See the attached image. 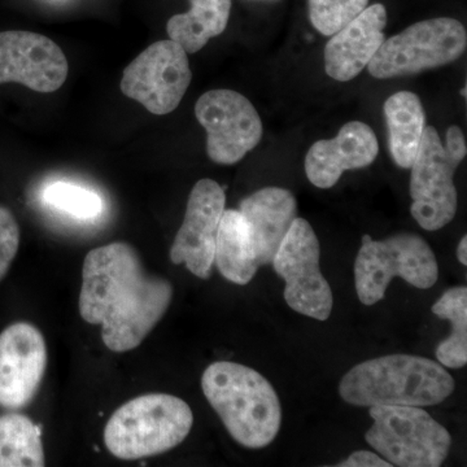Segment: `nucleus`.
<instances>
[{
  "label": "nucleus",
  "instance_id": "obj_1",
  "mask_svg": "<svg viewBox=\"0 0 467 467\" xmlns=\"http://www.w3.org/2000/svg\"><path fill=\"white\" fill-rule=\"evenodd\" d=\"M171 299V282L149 275L129 243H110L86 254L79 315L88 324L101 326V339L112 352L138 348L164 317Z\"/></svg>",
  "mask_w": 467,
  "mask_h": 467
},
{
  "label": "nucleus",
  "instance_id": "obj_2",
  "mask_svg": "<svg viewBox=\"0 0 467 467\" xmlns=\"http://www.w3.org/2000/svg\"><path fill=\"white\" fill-rule=\"evenodd\" d=\"M202 389L238 444L263 450L275 441L282 425L281 401L259 371L236 362H213L202 373Z\"/></svg>",
  "mask_w": 467,
  "mask_h": 467
},
{
  "label": "nucleus",
  "instance_id": "obj_3",
  "mask_svg": "<svg viewBox=\"0 0 467 467\" xmlns=\"http://www.w3.org/2000/svg\"><path fill=\"white\" fill-rule=\"evenodd\" d=\"M453 377L439 362L389 355L361 362L340 380L339 393L355 407H434L454 391Z\"/></svg>",
  "mask_w": 467,
  "mask_h": 467
},
{
  "label": "nucleus",
  "instance_id": "obj_4",
  "mask_svg": "<svg viewBox=\"0 0 467 467\" xmlns=\"http://www.w3.org/2000/svg\"><path fill=\"white\" fill-rule=\"evenodd\" d=\"M193 425L192 408L168 393H147L125 402L110 416L104 442L119 460L135 461L174 450Z\"/></svg>",
  "mask_w": 467,
  "mask_h": 467
},
{
  "label": "nucleus",
  "instance_id": "obj_5",
  "mask_svg": "<svg viewBox=\"0 0 467 467\" xmlns=\"http://www.w3.org/2000/svg\"><path fill=\"white\" fill-rule=\"evenodd\" d=\"M467 155L465 135L450 126L445 143L434 126H425L410 167V213L427 232H438L453 221L459 207L454 173Z\"/></svg>",
  "mask_w": 467,
  "mask_h": 467
},
{
  "label": "nucleus",
  "instance_id": "obj_6",
  "mask_svg": "<svg viewBox=\"0 0 467 467\" xmlns=\"http://www.w3.org/2000/svg\"><path fill=\"white\" fill-rule=\"evenodd\" d=\"M396 276L420 290L438 282L439 264L429 243L414 233H398L383 241L362 236L355 263L359 301L368 306L379 303Z\"/></svg>",
  "mask_w": 467,
  "mask_h": 467
},
{
  "label": "nucleus",
  "instance_id": "obj_7",
  "mask_svg": "<svg viewBox=\"0 0 467 467\" xmlns=\"http://www.w3.org/2000/svg\"><path fill=\"white\" fill-rule=\"evenodd\" d=\"M374 423L365 439L384 460L399 467H439L450 454L451 436L420 407H370Z\"/></svg>",
  "mask_w": 467,
  "mask_h": 467
},
{
  "label": "nucleus",
  "instance_id": "obj_8",
  "mask_svg": "<svg viewBox=\"0 0 467 467\" xmlns=\"http://www.w3.org/2000/svg\"><path fill=\"white\" fill-rule=\"evenodd\" d=\"M467 48V32L456 18L420 21L386 39L368 63L378 79L413 76L459 60Z\"/></svg>",
  "mask_w": 467,
  "mask_h": 467
},
{
  "label": "nucleus",
  "instance_id": "obj_9",
  "mask_svg": "<svg viewBox=\"0 0 467 467\" xmlns=\"http://www.w3.org/2000/svg\"><path fill=\"white\" fill-rule=\"evenodd\" d=\"M319 242L308 221L296 217L279 245L273 269L285 281V300L295 312L326 321L334 306L333 291L319 267Z\"/></svg>",
  "mask_w": 467,
  "mask_h": 467
},
{
  "label": "nucleus",
  "instance_id": "obj_10",
  "mask_svg": "<svg viewBox=\"0 0 467 467\" xmlns=\"http://www.w3.org/2000/svg\"><path fill=\"white\" fill-rule=\"evenodd\" d=\"M189 54L167 39L152 43L129 64L122 75V94L156 116L173 112L192 84Z\"/></svg>",
  "mask_w": 467,
  "mask_h": 467
},
{
  "label": "nucleus",
  "instance_id": "obj_11",
  "mask_svg": "<svg viewBox=\"0 0 467 467\" xmlns=\"http://www.w3.org/2000/svg\"><path fill=\"white\" fill-rule=\"evenodd\" d=\"M195 116L207 131V153L216 164H236L263 140L259 112L239 92L227 88L205 92L196 101Z\"/></svg>",
  "mask_w": 467,
  "mask_h": 467
},
{
  "label": "nucleus",
  "instance_id": "obj_12",
  "mask_svg": "<svg viewBox=\"0 0 467 467\" xmlns=\"http://www.w3.org/2000/svg\"><path fill=\"white\" fill-rule=\"evenodd\" d=\"M225 204V190L216 181L204 178L196 182L190 192L182 226L171 248V263L184 264L198 278L211 276L218 227Z\"/></svg>",
  "mask_w": 467,
  "mask_h": 467
},
{
  "label": "nucleus",
  "instance_id": "obj_13",
  "mask_svg": "<svg viewBox=\"0 0 467 467\" xmlns=\"http://www.w3.org/2000/svg\"><path fill=\"white\" fill-rule=\"evenodd\" d=\"M47 368V346L36 326L9 325L0 334V407L26 408L36 398Z\"/></svg>",
  "mask_w": 467,
  "mask_h": 467
},
{
  "label": "nucleus",
  "instance_id": "obj_14",
  "mask_svg": "<svg viewBox=\"0 0 467 467\" xmlns=\"http://www.w3.org/2000/svg\"><path fill=\"white\" fill-rule=\"evenodd\" d=\"M67 72L66 54L48 36L26 30L0 33V85L14 82L48 94L66 84Z\"/></svg>",
  "mask_w": 467,
  "mask_h": 467
},
{
  "label": "nucleus",
  "instance_id": "obj_15",
  "mask_svg": "<svg viewBox=\"0 0 467 467\" xmlns=\"http://www.w3.org/2000/svg\"><path fill=\"white\" fill-rule=\"evenodd\" d=\"M379 153L373 129L361 121H350L333 140H317L306 156L309 182L327 190L339 182L344 171L367 168Z\"/></svg>",
  "mask_w": 467,
  "mask_h": 467
},
{
  "label": "nucleus",
  "instance_id": "obj_16",
  "mask_svg": "<svg viewBox=\"0 0 467 467\" xmlns=\"http://www.w3.org/2000/svg\"><path fill=\"white\" fill-rule=\"evenodd\" d=\"M386 26L387 9L377 3L340 27L326 43V75L339 82L355 79L386 41Z\"/></svg>",
  "mask_w": 467,
  "mask_h": 467
},
{
  "label": "nucleus",
  "instance_id": "obj_17",
  "mask_svg": "<svg viewBox=\"0 0 467 467\" xmlns=\"http://www.w3.org/2000/svg\"><path fill=\"white\" fill-rule=\"evenodd\" d=\"M239 212L250 226L257 265H272L279 245L297 217L294 193L281 187H265L243 199Z\"/></svg>",
  "mask_w": 467,
  "mask_h": 467
},
{
  "label": "nucleus",
  "instance_id": "obj_18",
  "mask_svg": "<svg viewBox=\"0 0 467 467\" xmlns=\"http://www.w3.org/2000/svg\"><path fill=\"white\" fill-rule=\"evenodd\" d=\"M214 264L223 278L239 285L250 284L259 270L250 226L235 209H225L221 217Z\"/></svg>",
  "mask_w": 467,
  "mask_h": 467
},
{
  "label": "nucleus",
  "instance_id": "obj_19",
  "mask_svg": "<svg viewBox=\"0 0 467 467\" xmlns=\"http://www.w3.org/2000/svg\"><path fill=\"white\" fill-rule=\"evenodd\" d=\"M383 109L393 161L398 167L410 169L426 126L422 101L414 92H396L386 100Z\"/></svg>",
  "mask_w": 467,
  "mask_h": 467
},
{
  "label": "nucleus",
  "instance_id": "obj_20",
  "mask_svg": "<svg viewBox=\"0 0 467 467\" xmlns=\"http://www.w3.org/2000/svg\"><path fill=\"white\" fill-rule=\"evenodd\" d=\"M186 14L174 15L167 24L169 39L189 55L196 54L212 38L225 32L232 12V0H190Z\"/></svg>",
  "mask_w": 467,
  "mask_h": 467
},
{
  "label": "nucleus",
  "instance_id": "obj_21",
  "mask_svg": "<svg viewBox=\"0 0 467 467\" xmlns=\"http://www.w3.org/2000/svg\"><path fill=\"white\" fill-rule=\"evenodd\" d=\"M45 450L39 427L24 414L0 416V467H42Z\"/></svg>",
  "mask_w": 467,
  "mask_h": 467
},
{
  "label": "nucleus",
  "instance_id": "obj_22",
  "mask_svg": "<svg viewBox=\"0 0 467 467\" xmlns=\"http://www.w3.org/2000/svg\"><path fill=\"white\" fill-rule=\"evenodd\" d=\"M432 313L451 322V334L439 344L436 358L442 367L461 368L467 364V288H450L432 306Z\"/></svg>",
  "mask_w": 467,
  "mask_h": 467
},
{
  "label": "nucleus",
  "instance_id": "obj_23",
  "mask_svg": "<svg viewBox=\"0 0 467 467\" xmlns=\"http://www.w3.org/2000/svg\"><path fill=\"white\" fill-rule=\"evenodd\" d=\"M43 202L58 212L79 218L92 220L103 211V202L97 192L69 182H54L43 192Z\"/></svg>",
  "mask_w": 467,
  "mask_h": 467
},
{
  "label": "nucleus",
  "instance_id": "obj_24",
  "mask_svg": "<svg viewBox=\"0 0 467 467\" xmlns=\"http://www.w3.org/2000/svg\"><path fill=\"white\" fill-rule=\"evenodd\" d=\"M368 5V0H308L309 20L322 36H330Z\"/></svg>",
  "mask_w": 467,
  "mask_h": 467
},
{
  "label": "nucleus",
  "instance_id": "obj_25",
  "mask_svg": "<svg viewBox=\"0 0 467 467\" xmlns=\"http://www.w3.org/2000/svg\"><path fill=\"white\" fill-rule=\"evenodd\" d=\"M20 239L21 232L16 217L8 208L0 205V282L7 275L16 257Z\"/></svg>",
  "mask_w": 467,
  "mask_h": 467
},
{
  "label": "nucleus",
  "instance_id": "obj_26",
  "mask_svg": "<svg viewBox=\"0 0 467 467\" xmlns=\"http://www.w3.org/2000/svg\"><path fill=\"white\" fill-rule=\"evenodd\" d=\"M342 467H391L389 461L382 459L373 451H353L348 459L339 463Z\"/></svg>",
  "mask_w": 467,
  "mask_h": 467
},
{
  "label": "nucleus",
  "instance_id": "obj_27",
  "mask_svg": "<svg viewBox=\"0 0 467 467\" xmlns=\"http://www.w3.org/2000/svg\"><path fill=\"white\" fill-rule=\"evenodd\" d=\"M457 259L462 265H467V236L461 239L459 248H457Z\"/></svg>",
  "mask_w": 467,
  "mask_h": 467
},
{
  "label": "nucleus",
  "instance_id": "obj_28",
  "mask_svg": "<svg viewBox=\"0 0 467 467\" xmlns=\"http://www.w3.org/2000/svg\"><path fill=\"white\" fill-rule=\"evenodd\" d=\"M461 94H463V98L466 99V86L463 88V91H461Z\"/></svg>",
  "mask_w": 467,
  "mask_h": 467
},
{
  "label": "nucleus",
  "instance_id": "obj_29",
  "mask_svg": "<svg viewBox=\"0 0 467 467\" xmlns=\"http://www.w3.org/2000/svg\"><path fill=\"white\" fill-rule=\"evenodd\" d=\"M263 2H275V0H263Z\"/></svg>",
  "mask_w": 467,
  "mask_h": 467
}]
</instances>
